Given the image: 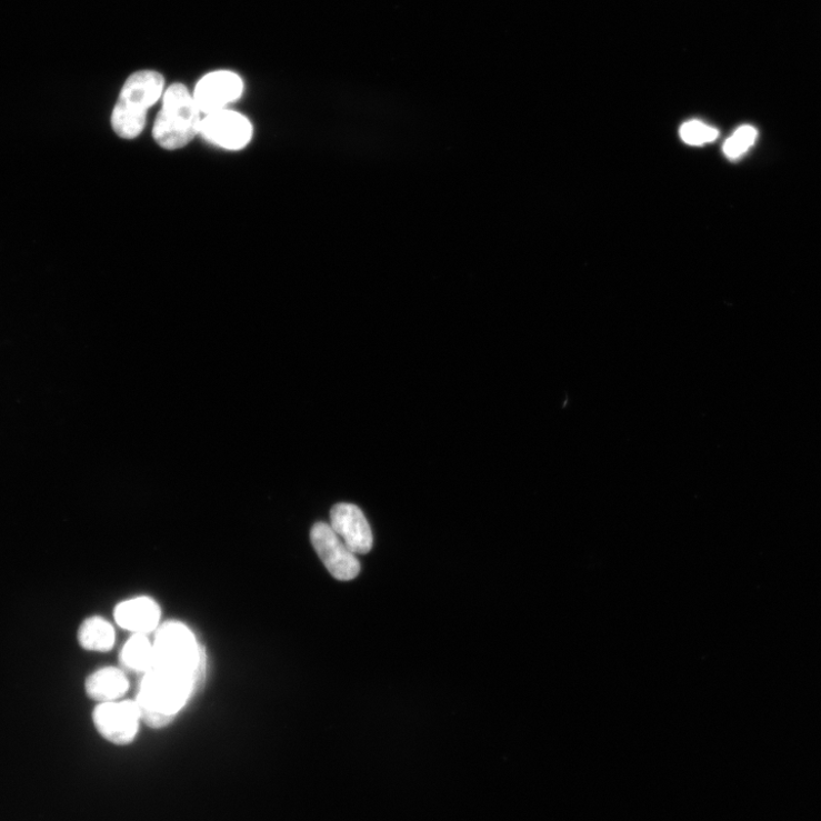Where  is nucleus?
Here are the masks:
<instances>
[{"label":"nucleus","mask_w":821,"mask_h":821,"mask_svg":"<svg viewBox=\"0 0 821 821\" xmlns=\"http://www.w3.org/2000/svg\"><path fill=\"white\" fill-rule=\"evenodd\" d=\"M207 664L196 672L152 668L142 679L137 703L141 720L152 729H161L176 720L201 689Z\"/></svg>","instance_id":"f257e3e1"},{"label":"nucleus","mask_w":821,"mask_h":821,"mask_svg":"<svg viewBox=\"0 0 821 821\" xmlns=\"http://www.w3.org/2000/svg\"><path fill=\"white\" fill-rule=\"evenodd\" d=\"M163 77L152 70H142L129 77L112 112L111 123L116 134L126 140L141 136L147 116L162 97Z\"/></svg>","instance_id":"f03ea898"},{"label":"nucleus","mask_w":821,"mask_h":821,"mask_svg":"<svg viewBox=\"0 0 821 821\" xmlns=\"http://www.w3.org/2000/svg\"><path fill=\"white\" fill-rule=\"evenodd\" d=\"M201 122V111L187 86L174 83L163 96L153 138L166 150H179L200 134Z\"/></svg>","instance_id":"7ed1b4c3"},{"label":"nucleus","mask_w":821,"mask_h":821,"mask_svg":"<svg viewBox=\"0 0 821 821\" xmlns=\"http://www.w3.org/2000/svg\"><path fill=\"white\" fill-rule=\"evenodd\" d=\"M153 650L152 668L196 672L207 664L204 648L197 641L193 632L178 621H169L159 625Z\"/></svg>","instance_id":"20e7f679"},{"label":"nucleus","mask_w":821,"mask_h":821,"mask_svg":"<svg viewBox=\"0 0 821 821\" xmlns=\"http://www.w3.org/2000/svg\"><path fill=\"white\" fill-rule=\"evenodd\" d=\"M96 728L116 744H131L139 732L141 711L137 701L100 703L93 712Z\"/></svg>","instance_id":"39448f33"},{"label":"nucleus","mask_w":821,"mask_h":821,"mask_svg":"<svg viewBox=\"0 0 821 821\" xmlns=\"http://www.w3.org/2000/svg\"><path fill=\"white\" fill-rule=\"evenodd\" d=\"M312 544L329 573L339 581H352L360 574L357 554L326 523H317L311 531Z\"/></svg>","instance_id":"423d86ee"},{"label":"nucleus","mask_w":821,"mask_h":821,"mask_svg":"<svg viewBox=\"0 0 821 821\" xmlns=\"http://www.w3.org/2000/svg\"><path fill=\"white\" fill-rule=\"evenodd\" d=\"M200 134L214 146L238 151L251 141L252 124L241 113L221 110L202 119Z\"/></svg>","instance_id":"0eeeda50"},{"label":"nucleus","mask_w":821,"mask_h":821,"mask_svg":"<svg viewBox=\"0 0 821 821\" xmlns=\"http://www.w3.org/2000/svg\"><path fill=\"white\" fill-rule=\"evenodd\" d=\"M243 81L232 71L221 70L208 73L197 84L194 101L201 112L209 114L226 110L240 99Z\"/></svg>","instance_id":"6e6552de"},{"label":"nucleus","mask_w":821,"mask_h":821,"mask_svg":"<svg viewBox=\"0 0 821 821\" xmlns=\"http://www.w3.org/2000/svg\"><path fill=\"white\" fill-rule=\"evenodd\" d=\"M330 527L356 554L370 552L373 535L362 510L352 503L336 504L330 513Z\"/></svg>","instance_id":"1a4fd4ad"},{"label":"nucleus","mask_w":821,"mask_h":821,"mask_svg":"<svg viewBox=\"0 0 821 821\" xmlns=\"http://www.w3.org/2000/svg\"><path fill=\"white\" fill-rule=\"evenodd\" d=\"M161 610L149 597L126 600L114 610L116 622L126 630L147 634L159 628Z\"/></svg>","instance_id":"9d476101"},{"label":"nucleus","mask_w":821,"mask_h":821,"mask_svg":"<svg viewBox=\"0 0 821 821\" xmlns=\"http://www.w3.org/2000/svg\"><path fill=\"white\" fill-rule=\"evenodd\" d=\"M86 693L99 703L116 702L129 689V680L117 668H104L92 673L84 682Z\"/></svg>","instance_id":"9b49d317"},{"label":"nucleus","mask_w":821,"mask_h":821,"mask_svg":"<svg viewBox=\"0 0 821 821\" xmlns=\"http://www.w3.org/2000/svg\"><path fill=\"white\" fill-rule=\"evenodd\" d=\"M78 642L84 651L107 653L116 642V632L110 622L100 617L84 620L78 631Z\"/></svg>","instance_id":"f8f14e48"},{"label":"nucleus","mask_w":821,"mask_h":821,"mask_svg":"<svg viewBox=\"0 0 821 821\" xmlns=\"http://www.w3.org/2000/svg\"><path fill=\"white\" fill-rule=\"evenodd\" d=\"M154 660L153 643L147 634L136 633L122 648L120 661L129 670L144 672L151 670Z\"/></svg>","instance_id":"ddd939ff"},{"label":"nucleus","mask_w":821,"mask_h":821,"mask_svg":"<svg viewBox=\"0 0 821 821\" xmlns=\"http://www.w3.org/2000/svg\"><path fill=\"white\" fill-rule=\"evenodd\" d=\"M718 137V129L700 120L687 121L680 128V138L689 146H704L714 142Z\"/></svg>","instance_id":"4468645a"},{"label":"nucleus","mask_w":821,"mask_h":821,"mask_svg":"<svg viewBox=\"0 0 821 821\" xmlns=\"http://www.w3.org/2000/svg\"><path fill=\"white\" fill-rule=\"evenodd\" d=\"M758 131L752 126H742L724 143L723 152L729 159H739L755 143Z\"/></svg>","instance_id":"2eb2a0df"}]
</instances>
